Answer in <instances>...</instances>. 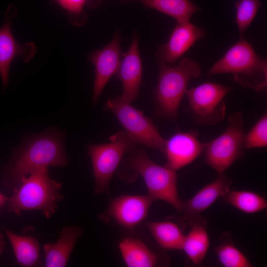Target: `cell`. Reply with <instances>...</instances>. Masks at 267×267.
Listing matches in <instances>:
<instances>
[{
    "mask_svg": "<svg viewBox=\"0 0 267 267\" xmlns=\"http://www.w3.org/2000/svg\"><path fill=\"white\" fill-rule=\"evenodd\" d=\"M159 73L154 89V115L176 121L181 100L190 81L202 74L200 65L189 57L182 58L176 65L158 62Z\"/></svg>",
    "mask_w": 267,
    "mask_h": 267,
    "instance_id": "2",
    "label": "cell"
},
{
    "mask_svg": "<svg viewBox=\"0 0 267 267\" xmlns=\"http://www.w3.org/2000/svg\"><path fill=\"white\" fill-rule=\"evenodd\" d=\"M155 200L148 195H121L111 199L99 215L103 222L113 221L122 227L133 229L147 217Z\"/></svg>",
    "mask_w": 267,
    "mask_h": 267,
    "instance_id": "10",
    "label": "cell"
},
{
    "mask_svg": "<svg viewBox=\"0 0 267 267\" xmlns=\"http://www.w3.org/2000/svg\"><path fill=\"white\" fill-rule=\"evenodd\" d=\"M67 163L63 134L56 129L47 130L27 137L13 150L3 169L2 183L5 188L14 190L35 168L65 167Z\"/></svg>",
    "mask_w": 267,
    "mask_h": 267,
    "instance_id": "1",
    "label": "cell"
},
{
    "mask_svg": "<svg viewBox=\"0 0 267 267\" xmlns=\"http://www.w3.org/2000/svg\"><path fill=\"white\" fill-rule=\"evenodd\" d=\"M233 89L210 82L187 89V109L195 123L215 126L222 123L226 115L224 97Z\"/></svg>",
    "mask_w": 267,
    "mask_h": 267,
    "instance_id": "9",
    "label": "cell"
},
{
    "mask_svg": "<svg viewBox=\"0 0 267 267\" xmlns=\"http://www.w3.org/2000/svg\"><path fill=\"white\" fill-rule=\"evenodd\" d=\"M109 142L91 144L88 147L90 157L95 186L94 194L99 195L109 188L111 179L126 153L136 148L124 131H120L109 138Z\"/></svg>",
    "mask_w": 267,
    "mask_h": 267,
    "instance_id": "7",
    "label": "cell"
},
{
    "mask_svg": "<svg viewBox=\"0 0 267 267\" xmlns=\"http://www.w3.org/2000/svg\"><path fill=\"white\" fill-rule=\"evenodd\" d=\"M205 33L204 29L193 25L190 21L177 23L168 42L158 48L156 56L158 62L173 65Z\"/></svg>",
    "mask_w": 267,
    "mask_h": 267,
    "instance_id": "14",
    "label": "cell"
},
{
    "mask_svg": "<svg viewBox=\"0 0 267 267\" xmlns=\"http://www.w3.org/2000/svg\"><path fill=\"white\" fill-rule=\"evenodd\" d=\"M146 226L159 246L167 250H182L185 235L177 223L171 221H150Z\"/></svg>",
    "mask_w": 267,
    "mask_h": 267,
    "instance_id": "21",
    "label": "cell"
},
{
    "mask_svg": "<svg viewBox=\"0 0 267 267\" xmlns=\"http://www.w3.org/2000/svg\"><path fill=\"white\" fill-rule=\"evenodd\" d=\"M267 146V114L265 113L245 135L244 149L266 147Z\"/></svg>",
    "mask_w": 267,
    "mask_h": 267,
    "instance_id": "27",
    "label": "cell"
},
{
    "mask_svg": "<svg viewBox=\"0 0 267 267\" xmlns=\"http://www.w3.org/2000/svg\"><path fill=\"white\" fill-rule=\"evenodd\" d=\"M190 229L185 235L182 250L195 265H200L208 251L210 241L204 217L199 215L188 220Z\"/></svg>",
    "mask_w": 267,
    "mask_h": 267,
    "instance_id": "18",
    "label": "cell"
},
{
    "mask_svg": "<svg viewBox=\"0 0 267 267\" xmlns=\"http://www.w3.org/2000/svg\"><path fill=\"white\" fill-rule=\"evenodd\" d=\"M104 109L112 112L134 143L144 145L163 153L166 140L153 120L121 96L109 98Z\"/></svg>",
    "mask_w": 267,
    "mask_h": 267,
    "instance_id": "6",
    "label": "cell"
},
{
    "mask_svg": "<svg viewBox=\"0 0 267 267\" xmlns=\"http://www.w3.org/2000/svg\"><path fill=\"white\" fill-rule=\"evenodd\" d=\"M65 11L69 22L75 26H82L88 19L84 7L88 0H52Z\"/></svg>",
    "mask_w": 267,
    "mask_h": 267,
    "instance_id": "26",
    "label": "cell"
},
{
    "mask_svg": "<svg viewBox=\"0 0 267 267\" xmlns=\"http://www.w3.org/2000/svg\"><path fill=\"white\" fill-rule=\"evenodd\" d=\"M231 179L224 173L218 174L217 178L204 186L189 200L183 202L180 214L188 220L210 207L219 198L223 197L230 190Z\"/></svg>",
    "mask_w": 267,
    "mask_h": 267,
    "instance_id": "16",
    "label": "cell"
},
{
    "mask_svg": "<svg viewBox=\"0 0 267 267\" xmlns=\"http://www.w3.org/2000/svg\"><path fill=\"white\" fill-rule=\"evenodd\" d=\"M128 1L130 0H122ZM103 0H88L87 5L89 8L91 9L95 8L98 7L102 3Z\"/></svg>",
    "mask_w": 267,
    "mask_h": 267,
    "instance_id": "28",
    "label": "cell"
},
{
    "mask_svg": "<svg viewBox=\"0 0 267 267\" xmlns=\"http://www.w3.org/2000/svg\"><path fill=\"white\" fill-rule=\"evenodd\" d=\"M81 227L76 225L65 226L57 241L46 243L43 246L46 267H64L78 240L83 234Z\"/></svg>",
    "mask_w": 267,
    "mask_h": 267,
    "instance_id": "17",
    "label": "cell"
},
{
    "mask_svg": "<svg viewBox=\"0 0 267 267\" xmlns=\"http://www.w3.org/2000/svg\"><path fill=\"white\" fill-rule=\"evenodd\" d=\"M222 198L226 203L248 214L257 213L267 208L266 199L259 194L250 190H230Z\"/></svg>",
    "mask_w": 267,
    "mask_h": 267,
    "instance_id": "23",
    "label": "cell"
},
{
    "mask_svg": "<svg viewBox=\"0 0 267 267\" xmlns=\"http://www.w3.org/2000/svg\"><path fill=\"white\" fill-rule=\"evenodd\" d=\"M125 161L131 172L142 178L149 196L155 201L167 203L180 213L182 201L178 193L177 172L157 164L141 149L130 152Z\"/></svg>",
    "mask_w": 267,
    "mask_h": 267,
    "instance_id": "5",
    "label": "cell"
},
{
    "mask_svg": "<svg viewBox=\"0 0 267 267\" xmlns=\"http://www.w3.org/2000/svg\"><path fill=\"white\" fill-rule=\"evenodd\" d=\"M262 3L259 0H237L235 3L236 22L240 38L250 25L257 14Z\"/></svg>",
    "mask_w": 267,
    "mask_h": 267,
    "instance_id": "25",
    "label": "cell"
},
{
    "mask_svg": "<svg viewBox=\"0 0 267 267\" xmlns=\"http://www.w3.org/2000/svg\"><path fill=\"white\" fill-rule=\"evenodd\" d=\"M205 145L195 131L177 132L166 140L163 153L166 159L165 166L177 172L198 158Z\"/></svg>",
    "mask_w": 267,
    "mask_h": 267,
    "instance_id": "13",
    "label": "cell"
},
{
    "mask_svg": "<svg viewBox=\"0 0 267 267\" xmlns=\"http://www.w3.org/2000/svg\"><path fill=\"white\" fill-rule=\"evenodd\" d=\"M61 187L60 182L50 177L48 167L36 168L13 190L6 203L7 210L16 215L23 211L38 210L50 218L63 198Z\"/></svg>",
    "mask_w": 267,
    "mask_h": 267,
    "instance_id": "3",
    "label": "cell"
},
{
    "mask_svg": "<svg viewBox=\"0 0 267 267\" xmlns=\"http://www.w3.org/2000/svg\"><path fill=\"white\" fill-rule=\"evenodd\" d=\"M118 247L127 267H155L164 265L156 252L136 238H123L119 242Z\"/></svg>",
    "mask_w": 267,
    "mask_h": 267,
    "instance_id": "19",
    "label": "cell"
},
{
    "mask_svg": "<svg viewBox=\"0 0 267 267\" xmlns=\"http://www.w3.org/2000/svg\"><path fill=\"white\" fill-rule=\"evenodd\" d=\"M142 65L140 55L138 38L134 34L127 51L122 55L116 76L122 84L121 97L132 102L139 95L142 83Z\"/></svg>",
    "mask_w": 267,
    "mask_h": 267,
    "instance_id": "15",
    "label": "cell"
},
{
    "mask_svg": "<svg viewBox=\"0 0 267 267\" xmlns=\"http://www.w3.org/2000/svg\"><path fill=\"white\" fill-rule=\"evenodd\" d=\"M220 263L225 267H251L245 254L229 240L221 241L214 248Z\"/></svg>",
    "mask_w": 267,
    "mask_h": 267,
    "instance_id": "24",
    "label": "cell"
},
{
    "mask_svg": "<svg viewBox=\"0 0 267 267\" xmlns=\"http://www.w3.org/2000/svg\"><path fill=\"white\" fill-rule=\"evenodd\" d=\"M146 8L157 10L175 19L177 23L189 21L201 9L190 0H137Z\"/></svg>",
    "mask_w": 267,
    "mask_h": 267,
    "instance_id": "22",
    "label": "cell"
},
{
    "mask_svg": "<svg viewBox=\"0 0 267 267\" xmlns=\"http://www.w3.org/2000/svg\"><path fill=\"white\" fill-rule=\"evenodd\" d=\"M213 76L231 74L239 85L256 91L264 90L267 85V62L255 52L244 38L233 44L209 70Z\"/></svg>",
    "mask_w": 267,
    "mask_h": 267,
    "instance_id": "4",
    "label": "cell"
},
{
    "mask_svg": "<svg viewBox=\"0 0 267 267\" xmlns=\"http://www.w3.org/2000/svg\"><path fill=\"white\" fill-rule=\"evenodd\" d=\"M17 263L22 267H35L40 262V244L34 237L20 235L4 228Z\"/></svg>",
    "mask_w": 267,
    "mask_h": 267,
    "instance_id": "20",
    "label": "cell"
},
{
    "mask_svg": "<svg viewBox=\"0 0 267 267\" xmlns=\"http://www.w3.org/2000/svg\"><path fill=\"white\" fill-rule=\"evenodd\" d=\"M18 14L16 5L10 4L4 14V22L0 28V75L3 89L8 84L10 66L13 60L20 57L24 63L29 62L37 53L33 42L19 44L12 31L11 24Z\"/></svg>",
    "mask_w": 267,
    "mask_h": 267,
    "instance_id": "11",
    "label": "cell"
},
{
    "mask_svg": "<svg viewBox=\"0 0 267 267\" xmlns=\"http://www.w3.org/2000/svg\"><path fill=\"white\" fill-rule=\"evenodd\" d=\"M8 197L5 196L0 192V210L5 205L8 201Z\"/></svg>",
    "mask_w": 267,
    "mask_h": 267,
    "instance_id": "29",
    "label": "cell"
},
{
    "mask_svg": "<svg viewBox=\"0 0 267 267\" xmlns=\"http://www.w3.org/2000/svg\"><path fill=\"white\" fill-rule=\"evenodd\" d=\"M122 57L121 36L117 31L112 40L102 49L93 50L89 60L94 68L92 103L98 101L104 87L111 78L117 73Z\"/></svg>",
    "mask_w": 267,
    "mask_h": 267,
    "instance_id": "12",
    "label": "cell"
},
{
    "mask_svg": "<svg viewBox=\"0 0 267 267\" xmlns=\"http://www.w3.org/2000/svg\"><path fill=\"white\" fill-rule=\"evenodd\" d=\"M245 135L243 114L238 111L227 118L225 130L219 136L206 143L204 151L205 163L218 174L224 173L244 155Z\"/></svg>",
    "mask_w": 267,
    "mask_h": 267,
    "instance_id": "8",
    "label": "cell"
},
{
    "mask_svg": "<svg viewBox=\"0 0 267 267\" xmlns=\"http://www.w3.org/2000/svg\"><path fill=\"white\" fill-rule=\"evenodd\" d=\"M5 247L4 236L1 231H0V255L3 252Z\"/></svg>",
    "mask_w": 267,
    "mask_h": 267,
    "instance_id": "30",
    "label": "cell"
}]
</instances>
